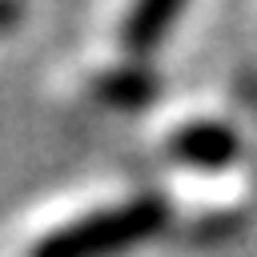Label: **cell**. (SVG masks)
<instances>
[{
  "instance_id": "obj_1",
  "label": "cell",
  "mask_w": 257,
  "mask_h": 257,
  "mask_svg": "<svg viewBox=\"0 0 257 257\" xmlns=\"http://www.w3.org/2000/svg\"><path fill=\"white\" fill-rule=\"evenodd\" d=\"M169 225L161 193H112L52 213L28 233L24 257H116Z\"/></svg>"
},
{
  "instance_id": "obj_2",
  "label": "cell",
  "mask_w": 257,
  "mask_h": 257,
  "mask_svg": "<svg viewBox=\"0 0 257 257\" xmlns=\"http://www.w3.org/2000/svg\"><path fill=\"white\" fill-rule=\"evenodd\" d=\"M161 197L169 217H181L197 229L229 225L249 205V181L237 169H169Z\"/></svg>"
},
{
  "instance_id": "obj_3",
  "label": "cell",
  "mask_w": 257,
  "mask_h": 257,
  "mask_svg": "<svg viewBox=\"0 0 257 257\" xmlns=\"http://www.w3.org/2000/svg\"><path fill=\"white\" fill-rule=\"evenodd\" d=\"M157 145L173 169H233V161H237L233 120L205 112V108L173 112L157 128Z\"/></svg>"
},
{
  "instance_id": "obj_4",
  "label": "cell",
  "mask_w": 257,
  "mask_h": 257,
  "mask_svg": "<svg viewBox=\"0 0 257 257\" xmlns=\"http://www.w3.org/2000/svg\"><path fill=\"white\" fill-rule=\"evenodd\" d=\"M84 84H88V92L96 100L116 104V108H133V104H145L153 96V72L141 60L124 56V52L88 64V80Z\"/></svg>"
},
{
  "instance_id": "obj_5",
  "label": "cell",
  "mask_w": 257,
  "mask_h": 257,
  "mask_svg": "<svg viewBox=\"0 0 257 257\" xmlns=\"http://www.w3.org/2000/svg\"><path fill=\"white\" fill-rule=\"evenodd\" d=\"M181 16H185L181 4H133V8H124V12H120V24H116V44H120V52L133 56V60L149 56V52L173 32V24H177Z\"/></svg>"
},
{
  "instance_id": "obj_6",
  "label": "cell",
  "mask_w": 257,
  "mask_h": 257,
  "mask_svg": "<svg viewBox=\"0 0 257 257\" xmlns=\"http://www.w3.org/2000/svg\"><path fill=\"white\" fill-rule=\"evenodd\" d=\"M20 16H24V8H20V4H0V32H8Z\"/></svg>"
}]
</instances>
